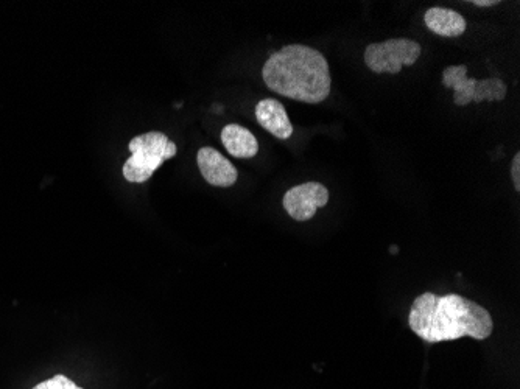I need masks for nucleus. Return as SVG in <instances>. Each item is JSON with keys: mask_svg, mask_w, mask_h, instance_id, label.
Masks as SVG:
<instances>
[{"mask_svg": "<svg viewBox=\"0 0 520 389\" xmlns=\"http://www.w3.org/2000/svg\"><path fill=\"white\" fill-rule=\"evenodd\" d=\"M408 324L427 343L460 340L471 337L477 341L491 337L494 321L488 310L460 295L440 296L424 293L410 309Z\"/></svg>", "mask_w": 520, "mask_h": 389, "instance_id": "nucleus-1", "label": "nucleus"}, {"mask_svg": "<svg viewBox=\"0 0 520 389\" xmlns=\"http://www.w3.org/2000/svg\"><path fill=\"white\" fill-rule=\"evenodd\" d=\"M268 89L296 102L317 103L331 94L332 78L323 53L303 44H290L273 53L262 67Z\"/></svg>", "mask_w": 520, "mask_h": 389, "instance_id": "nucleus-2", "label": "nucleus"}, {"mask_svg": "<svg viewBox=\"0 0 520 389\" xmlns=\"http://www.w3.org/2000/svg\"><path fill=\"white\" fill-rule=\"evenodd\" d=\"M131 156L123 165V176L128 183H145L167 159L175 158V142L159 131L141 134L130 142Z\"/></svg>", "mask_w": 520, "mask_h": 389, "instance_id": "nucleus-3", "label": "nucleus"}, {"mask_svg": "<svg viewBox=\"0 0 520 389\" xmlns=\"http://www.w3.org/2000/svg\"><path fill=\"white\" fill-rule=\"evenodd\" d=\"M421 52V46L413 39L399 38L369 44L363 57L374 74H399L402 66H413Z\"/></svg>", "mask_w": 520, "mask_h": 389, "instance_id": "nucleus-4", "label": "nucleus"}, {"mask_svg": "<svg viewBox=\"0 0 520 389\" xmlns=\"http://www.w3.org/2000/svg\"><path fill=\"white\" fill-rule=\"evenodd\" d=\"M329 203V190L320 183L299 184L284 195V209L296 221L315 217L320 207Z\"/></svg>", "mask_w": 520, "mask_h": 389, "instance_id": "nucleus-5", "label": "nucleus"}, {"mask_svg": "<svg viewBox=\"0 0 520 389\" xmlns=\"http://www.w3.org/2000/svg\"><path fill=\"white\" fill-rule=\"evenodd\" d=\"M197 161L201 175L211 186L231 187L236 184L237 176H239L236 167L215 148H200Z\"/></svg>", "mask_w": 520, "mask_h": 389, "instance_id": "nucleus-6", "label": "nucleus"}, {"mask_svg": "<svg viewBox=\"0 0 520 389\" xmlns=\"http://www.w3.org/2000/svg\"><path fill=\"white\" fill-rule=\"evenodd\" d=\"M256 119L260 127L281 141H287L289 137H292V122L287 116L284 105L278 100L265 99L257 103Z\"/></svg>", "mask_w": 520, "mask_h": 389, "instance_id": "nucleus-7", "label": "nucleus"}, {"mask_svg": "<svg viewBox=\"0 0 520 389\" xmlns=\"http://www.w3.org/2000/svg\"><path fill=\"white\" fill-rule=\"evenodd\" d=\"M427 29L444 38H457L466 32V19L450 8L433 7L424 15Z\"/></svg>", "mask_w": 520, "mask_h": 389, "instance_id": "nucleus-8", "label": "nucleus"}, {"mask_svg": "<svg viewBox=\"0 0 520 389\" xmlns=\"http://www.w3.org/2000/svg\"><path fill=\"white\" fill-rule=\"evenodd\" d=\"M222 142L226 151L234 158H254L259 151V144H257L254 134L250 130L236 125V123H231V125H226L223 128Z\"/></svg>", "mask_w": 520, "mask_h": 389, "instance_id": "nucleus-9", "label": "nucleus"}, {"mask_svg": "<svg viewBox=\"0 0 520 389\" xmlns=\"http://www.w3.org/2000/svg\"><path fill=\"white\" fill-rule=\"evenodd\" d=\"M443 85L447 89H454V103L457 106L471 105L474 100L475 85L477 80L468 77V67L449 66L443 72Z\"/></svg>", "mask_w": 520, "mask_h": 389, "instance_id": "nucleus-10", "label": "nucleus"}, {"mask_svg": "<svg viewBox=\"0 0 520 389\" xmlns=\"http://www.w3.org/2000/svg\"><path fill=\"white\" fill-rule=\"evenodd\" d=\"M508 92V86L500 78H486L477 80L475 85L474 100L472 102H502Z\"/></svg>", "mask_w": 520, "mask_h": 389, "instance_id": "nucleus-11", "label": "nucleus"}, {"mask_svg": "<svg viewBox=\"0 0 520 389\" xmlns=\"http://www.w3.org/2000/svg\"><path fill=\"white\" fill-rule=\"evenodd\" d=\"M33 389H83L80 386L75 385L71 379H67L66 375H55L52 379L46 380V382L39 383Z\"/></svg>", "mask_w": 520, "mask_h": 389, "instance_id": "nucleus-12", "label": "nucleus"}, {"mask_svg": "<svg viewBox=\"0 0 520 389\" xmlns=\"http://www.w3.org/2000/svg\"><path fill=\"white\" fill-rule=\"evenodd\" d=\"M511 179H513L514 189L520 190V153L514 155L513 162H511Z\"/></svg>", "mask_w": 520, "mask_h": 389, "instance_id": "nucleus-13", "label": "nucleus"}, {"mask_svg": "<svg viewBox=\"0 0 520 389\" xmlns=\"http://www.w3.org/2000/svg\"><path fill=\"white\" fill-rule=\"evenodd\" d=\"M471 4L477 5V7H492V5H497L499 2L497 0H474Z\"/></svg>", "mask_w": 520, "mask_h": 389, "instance_id": "nucleus-14", "label": "nucleus"}]
</instances>
